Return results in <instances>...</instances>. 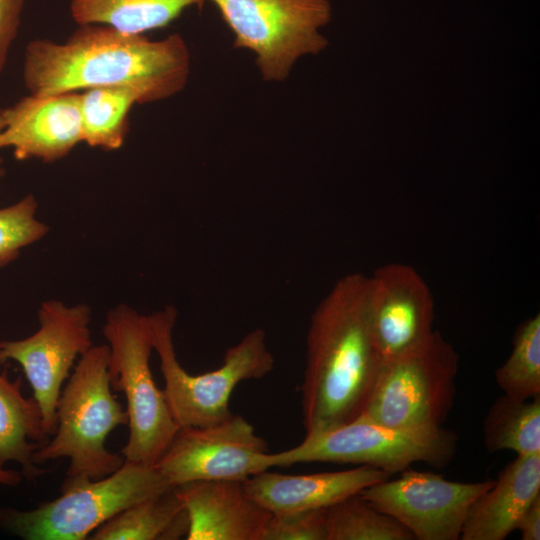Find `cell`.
Segmentation results:
<instances>
[{"label":"cell","instance_id":"cell-1","mask_svg":"<svg viewBox=\"0 0 540 540\" xmlns=\"http://www.w3.org/2000/svg\"><path fill=\"white\" fill-rule=\"evenodd\" d=\"M78 26L64 42L36 39L27 44L23 79L30 94L121 87L134 90L145 104L186 86L191 57L181 35L152 40L105 25Z\"/></svg>","mask_w":540,"mask_h":540},{"label":"cell","instance_id":"cell-2","mask_svg":"<svg viewBox=\"0 0 540 540\" xmlns=\"http://www.w3.org/2000/svg\"><path fill=\"white\" fill-rule=\"evenodd\" d=\"M381 363L370 323L369 276L348 274L335 283L311 317L301 386L306 434L357 418Z\"/></svg>","mask_w":540,"mask_h":540},{"label":"cell","instance_id":"cell-3","mask_svg":"<svg viewBox=\"0 0 540 540\" xmlns=\"http://www.w3.org/2000/svg\"><path fill=\"white\" fill-rule=\"evenodd\" d=\"M108 363V344L93 345L78 359L57 403L56 432L35 451V464L65 457V479H99L124 463L122 454L105 446L108 435L129 422L112 391Z\"/></svg>","mask_w":540,"mask_h":540},{"label":"cell","instance_id":"cell-4","mask_svg":"<svg viewBox=\"0 0 540 540\" xmlns=\"http://www.w3.org/2000/svg\"><path fill=\"white\" fill-rule=\"evenodd\" d=\"M174 487L155 467L125 460L99 479H64L60 496L31 510L0 507V528L25 540H84L124 509Z\"/></svg>","mask_w":540,"mask_h":540},{"label":"cell","instance_id":"cell-5","mask_svg":"<svg viewBox=\"0 0 540 540\" xmlns=\"http://www.w3.org/2000/svg\"><path fill=\"white\" fill-rule=\"evenodd\" d=\"M103 333L111 388L127 400L129 437L121 454L125 460L154 466L180 427L151 372L154 348L148 315L119 304L108 311Z\"/></svg>","mask_w":540,"mask_h":540},{"label":"cell","instance_id":"cell-6","mask_svg":"<svg viewBox=\"0 0 540 540\" xmlns=\"http://www.w3.org/2000/svg\"><path fill=\"white\" fill-rule=\"evenodd\" d=\"M176 317L177 311L172 306L148 315L170 411L179 427H203L221 422L233 414L229 401L235 387L245 380L263 378L274 367L265 331L254 329L228 348L217 369L192 375L176 356L173 342Z\"/></svg>","mask_w":540,"mask_h":540},{"label":"cell","instance_id":"cell-7","mask_svg":"<svg viewBox=\"0 0 540 540\" xmlns=\"http://www.w3.org/2000/svg\"><path fill=\"white\" fill-rule=\"evenodd\" d=\"M458 366L454 347L434 331L419 346L382 360L359 416L397 428L442 427L454 402Z\"/></svg>","mask_w":540,"mask_h":540},{"label":"cell","instance_id":"cell-8","mask_svg":"<svg viewBox=\"0 0 540 540\" xmlns=\"http://www.w3.org/2000/svg\"><path fill=\"white\" fill-rule=\"evenodd\" d=\"M457 435L439 428H397L357 417L317 433L288 450L272 453L273 467L299 463L331 462L375 467L390 474L410 464L425 462L446 466L457 448Z\"/></svg>","mask_w":540,"mask_h":540},{"label":"cell","instance_id":"cell-9","mask_svg":"<svg viewBox=\"0 0 540 540\" xmlns=\"http://www.w3.org/2000/svg\"><path fill=\"white\" fill-rule=\"evenodd\" d=\"M208 1L232 30L234 46L255 55L265 81H284L298 59L326 45L319 29L330 19L329 0Z\"/></svg>","mask_w":540,"mask_h":540},{"label":"cell","instance_id":"cell-10","mask_svg":"<svg viewBox=\"0 0 540 540\" xmlns=\"http://www.w3.org/2000/svg\"><path fill=\"white\" fill-rule=\"evenodd\" d=\"M39 329L19 340H0V364H20L37 401L45 432H56V408L64 381L75 362L92 346L89 324L91 309L86 304L67 306L48 300L38 310Z\"/></svg>","mask_w":540,"mask_h":540},{"label":"cell","instance_id":"cell-11","mask_svg":"<svg viewBox=\"0 0 540 540\" xmlns=\"http://www.w3.org/2000/svg\"><path fill=\"white\" fill-rule=\"evenodd\" d=\"M266 441L241 415L203 427H180L154 465L173 485L238 480L273 467Z\"/></svg>","mask_w":540,"mask_h":540},{"label":"cell","instance_id":"cell-12","mask_svg":"<svg viewBox=\"0 0 540 540\" xmlns=\"http://www.w3.org/2000/svg\"><path fill=\"white\" fill-rule=\"evenodd\" d=\"M494 480L462 483L432 472L403 470L359 495L410 531L418 540H458L471 504Z\"/></svg>","mask_w":540,"mask_h":540},{"label":"cell","instance_id":"cell-13","mask_svg":"<svg viewBox=\"0 0 540 540\" xmlns=\"http://www.w3.org/2000/svg\"><path fill=\"white\" fill-rule=\"evenodd\" d=\"M369 313L382 360L424 343L434 332V300L410 265L388 263L369 276Z\"/></svg>","mask_w":540,"mask_h":540},{"label":"cell","instance_id":"cell-14","mask_svg":"<svg viewBox=\"0 0 540 540\" xmlns=\"http://www.w3.org/2000/svg\"><path fill=\"white\" fill-rule=\"evenodd\" d=\"M0 111V149L12 148L17 160L55 162L83 142L80 92L29 94Z\"/></svg>","mask_w":540,"mask_h":540},{"label":"cell","instance_id":"cell-15","mask_svg":"<svg viewBox=\"0 0 540 540\" xmlns=\"http://www.w3.org/2000/svg\"><path fill=\"white\" fill-rule=\"evenodd\" d=\"M189 519L187 540H260L271 513L243 481L199 480L175 486Z\"/></svg>","mask_w":540,"mask_h":540},{"label":"cell","instance_id":"cell-16","mask_svg":"<svg viewBox=\"0 0 540 540\" xmlns=\"http://www.w3.org/2000/svg\"><path fill=\"white\" fill-rule=\"evenodd\" d=\"M391 476L384 470L366 465L303 475L265 470L244 480L243 485L250 498L276 514L328 508Z\"/></svg>","mask_w":540,"mask_h":540},{"label":"cell","instance_id":"cell-17","mask_svg":"<svg viewBox=\"0 0 540 540\" xmlns=\"http://www.w3.org/2000/svg\"><path fill=\"white\" fill-rule=\"evenodd\" d=\"M540 495V454L519 456L498 474L494 484L470 506L460 539L503 540Z\"/></svg>","mask_w":540,"mask_h":540},{"label":"cell","instance_id":"cell-18","mask_svg":"<svg viewBox=\"0 0 540 540\" xmlns=\"http://www.w3.org/2000/svg\"><path fill=\"white\" fill-rule=\"evenodd\" d=\"M21 388V377L11 381L0 371V470L9 461L17 462L22 476L32 481L48 471L35 464L33 455L50 436L37 401L26 398Z\"/></svg>","mask_w":540,"mask_h":540},{"label":"cell","instance_id":"cell-19","mask_svg":"<svg viewBox=\"0 0 540 540\" xmlns=\"http://www.w3.org/2000/svg\"><path fill=\"white\" fill-rule=\"evenodd\" d=\"M189 519L175 486L138 502L98 527L91 540H177L186 537Z\"/></svg>","mask_w":540,"mask_h":540},{"label":"cell","instance_id":"cell-20","mask_svg":"<svg viewBox=\"0 0 540 540\" xmlns=\"http://www.w3.org/2000/svg\"><path fill=\"white\" fill-rule=\"evenodd\" d=\"M205 0H70V14L78 25H105L129 34L163 28L185 10Z\"/></svg>","mask_w":540,"mask_h":540},{"label":"cell","instance_id":"cell-21","mask_svg":"<svg viewBox=\"0 0 540 540\" xmlns=\"http://www.w3.org/2000/svg\"><path fill=\"white\" fill-rule=\"evenodd\" d=\"M141 104L132 89L92 88L80 92L83 142L105 151L119 149L129 130V112Z\"/></svg>","mask_w":540,"mask_h":540},{"label":"cell","instance_id":"cell-22","mask_svg":"<svg viewBox=\"0 0 540 540\" xmlns=\"http://www.w3.org/2000/svg\"><path fill=\"white\" fill-rule=\"evenodd\" d=\"M483 431L490 452L512 450L519 456L540 454V395L520 400L504 394L490 407Z\"/></svg>","mask_w":540,"mask_h":540},{"label":"cell","instance_id":"cell-23","mask_svg":"<svg viewBox=\"0 0 540 540\" xmlns=\"http://www.w3.org/2000/svg\"><path fill=\"white\" fill-rule=\"evenodd\" d=\"M413 535L359 494L327 508V540H412Z\"/></svg>","mask_w":540,"mask_h":540},{"label":"cell","instance_id":"cell-24","mask_svg":"<svg viewBox=\"0 0 540 540\" xmlns=\"http://www.w3.org/2000/svg\"><path fill=\"white\" fill-rule=\"evenodd\" d=\"M505 395L527 400L540 395V315L524 320L516 329L506 361L495 371Z\"/></svg>","mask_w":540,"mask_h":540},{"label":"cell","instance_id":"cell-25","mask_svg":"<svg viewBox=\"0 0 540 540\" xmlns=\"http://www.w3.org/2000/svg\"><path fill=\"white\" fill-rule=\"evenodd\" d=\"M37 209V200L31 194L0 208V268L13 262L23 248L48 233V226L36 218Z\"/></svg>","mask_w":540,"mask_h":540},{"label":"cell","instance_id":"cell-26","mask_svg":"<svg viewBox=\"0 0 540 540\" xmlns=\"http://www.w3.org/2000/svg\"><path fill=\"white\" fill-rule=\"evenodd\" d=\"M260 540H327V508L271 513Z\"/></svg>","mask_w":540,"mask_h":540},{"label":"cell","instance_id":"cell-27","mask_svg":"<svg viewBox=\"0 0 540 540\" xmlns=\"http://www.w3.org/2000/svg\"><path fill=\"white\" fill-rule=\"evenodd\" d=\"M25 0H0V75L12 43L17 37Z\"/></svg>","mask_w":540,"mask_h":540},{"label":"cell","instance_id":"cell-28","mask_svg":"<svg viewBox=\"0 0 540 540\" xmlns=\"http://www.w3.org/2000/svg\"><path fill=\"white\" fill-rule=\"evenodd\" d=\"M522 540L540 539V495H538L522 514L517 527Z\"/></svg>","mask_w":540,"mask_h":540},{"label":"cell","instance_id":"cell-29","mask_svg":"<svg viewBox=\"0 0 540 540\" xmlns=\"http://www.w3.org/2000/svg\"><path fill=\"white\" fill-rule=\"evenodd\" d=\"M21 472L14 470H0V484L7 486H17L22 480Z\"/></svg>","mask_w":540,"mask_h":540},{"label":"cell","instance_id":"cell-30","mask_svg":"<svg viewBox=\"0 0 540 540\" xmlns=\"http://www.w3.org/2000/svg\"><path fill=\"white\" fill-rule=\"evenodd\" d=\"M2 128H3V119H2V115L0 111V133H1ZM1 163H2V160L0 159V178L4 175V169L2 168Z\"/></svg>","mask_w":540,"mask_h":540}]
</instances>
